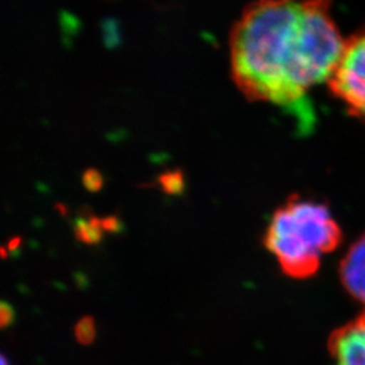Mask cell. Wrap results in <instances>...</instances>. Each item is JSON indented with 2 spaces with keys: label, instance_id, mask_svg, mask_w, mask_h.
Masks as SVG:
<instances>
[{
  "label": "cell",
  "instance_id": "obj_8",
  "mask_svg": "<svg viewBox=\"0 0 365 365\" xmlns=\"http://www.w3.org/2000/svg\"><path fill=\"white\" fill-rule=\"evenodd\" d=\"M75 336H76L78 344L91 345L93 339L96 337V327H95V321L92 317L87 315L78 321V325L75 327Z\"/></svg>",
  "mask_w": 365,
  "mask_h": 365
},
{
  "label": "cell",
  "instance_id": "obj_11",
  "mask_svg": "<svg viewBox=\"0 0 365 365\" xmlns=\"http://www.w3.org/2000/svg\"><path fill=\"white\" fill-rule=\"evenodd\" d=\"M14 313L13 306L7 302H1L0 303V325L3 329L10 327L14 322Z\"/></svg>",
  "mask_w": 365,
  "mask_h": 365
},
{
  "label": "cell",
  "instance_id": "obj_12",
  "mask_svg": "<svg viewBox=\"0 0 365 365\" xmlns=\"http://www.w3.org/2000/svg\"><path fill=\"white\" fill-rule=\"evenodd\" d=\"M21 245H22V238L21 237H14L9 242V249H10V252H15L16 249L21 248Z\"/></svg>",
  "mask_w": 365,
  "mask_h": 365
},
{
  "label": "cell",
  "instance_id": "obj_5",
  "mask_svg": "<svg viewBox=\"0 0 365 365\" xmlns=\"http://www.w3.org/2000/svg\"><path fill=\"white\" fill-rule=\"evenodd\" d=\"M339 279L346 292L365 306V235L353 242L341 260Z\"/></svg>",
  "mask_w": 365,
  "mask_h": 365
},
{
  "label": "cell",
  "instance_id": "obj_13",
  "mask_svg": "<svg viewBox=\"0 0 365 365\" xmlns=\"http://www.w3.org/2000/svg\"><path fill=\"white\" fill-rule=\"evenodd\" d=\"M1 365H10V361H9V359H7L6 354L1 356Z\"/></svg>",
  "mask_w": 365,
  "mask_h": 365
},
{
  "label": "cell",
  "instance_id": "obj_9",
  "mask_svg": "<svg viewBox=\"0 0 365 365\" xmlns=\"http://www.w3.org/2000/svg\"><path fill=\"white\" fill-rule=\"evenodd\" d=\"M83 184H84L86 190H88L91 192H98L103 187V176L101 175L99 170H88L83 176Z\"/></svg>",
  "mask_w": 365,
  "mask_h": 365
},
{
  "label": "cell",
  "instance_id": "obj_1",
  "mask_svg": "<svg viewBox=\"0 0 365 365\" xmlns=\"http://www.w3.org/2000/svg\"><path fill=\"white\" fill-rule=\"evenodd\" d=\"M232 78L252 102H269L313 126L307 92L329 81L345 49L330 0H253L230 33Z\"/></svg>",
  "mask_w": 365,
  "mask_h": 365
},
{
  "label": "cell",
  "instance_id": "obj_7",
  "mask_svg": "<svg viewBox=\"0 0 365 365\" xmlns=\"http://www.w3.org/2000/svg\"><path fill=\"white\" fill-rule=\"evenodd\" d=\"M158 187L167 195H182L184 192V176L182 170H175L164 172L158 176Z\"/></svg>",
  "mask_w": 365,
  "mask_h": 365
},
{
  "label": "cell",
  "instance_id": "obj_2",
  "mask_svg": "<svg viewBox=\"0 0 365 365\" xmlns=\"http://www.w3.org/2000/svg\"><path fill=\"white\" fill-rule=\"evenodd\" d=\"M342 230L325 203L291 196L276 210L264 235V247L274 253L284 274L309 279L322 259L339 248Z\"/></svg>",
  "mask_w": 365,
  "mask_h": 365
},
{
  "label": "cell",
  "instance_id": "obj_14",
  "mask_svg": "<svg viewBox=\"0 0 365 365\" xmlns=\"http://www.w3.org/2000/svg\"><path fill=\"white\" fill-rule=\"evenodd\" d=\"M359 117L363 118V119H365V108H364V110H363V113H361V114H360V115H359Z\"/></svg>",
  "mask_w": 365,
  "mask_h": 365
},
{
  "label": "cell",
  "instance_id": "obj_4",
  "mask_svg": "<svg viewBox=\"0 0 365 365\" xmlns=\"http://www.w3.org/2000/svg\"><path fill=\"white\" fill-rule=\"evenodd\" d=\"M327 349L334 365H365V310L330 334Z\"/></svg>",
  "mask_w": 365,
  "mask_h": 365
},
{
  "label": "cell",
  "instance_id": "obj_10",
  "mask_svg": "<svg viewBox=\"0 0 365 365\" xmlns=\"http://www.w3.org/2000/svg\"><path fill=\"white\" fill-rule=\"evenodd\" d=\"M102 221V229L106 233H110V235H117L120 233L123 226H122V222L118 218L117 215H108L101 220Z\"/></svg>",
  "mask_w": 365,
  "mask_h": 365
},
{
  "label": "cell",
  "instance_id": "obj_6",
  "mask_svg": "<svg viewBox=\"0 0 365 365\" xmlns=\"http://www.w3.org/2000/svg\"><path fill=\"white\" fill-rule=\"evenodd\" d=\"M102 218L80 217L75 222V235L80 242L87 245H96L103 240V229H102Z\"/></svg>",
  "mask_w": 365,
  "mask_h": 365
},
{
  "label": "cell",
  "instance_id": "obj_3",
  "mask_svg": "<svg viewBox=\"0 0 365 365\" xmlns=\"http://www.w3.org/2000/svg\"><path fill=\"white\" fill-rule=\"evenodd\" d=\"M330 91L359 117L365 108V31L346 41L339 66L327 81Z\"/></svg>",
  "mask_w": 365,
  "mask_h": 365
}]
</instances>
